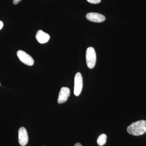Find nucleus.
Returning a JSON list of instances; mask_svg holds the SVG:
<instances>
[{
	"label": "nucleus",
	"instance_id": "nucleus-5",
	"mask_svg": "<svg viewBox=\"0 0 146 146\" xmlns=\"http://www.w3.org/2000/svg\"><path fill=\"white\" fill-rule=\"evenodd\" d=\"M29 136L25 128L22 127L18 130V142L21 145H26L28 143Z\"/></svg>",
	"mask_w": 146,
	"mask_h": 146
},
{
	"label": "nucleus",
	"instance_id": "nucleus-6",
	"mask_svg": "<svg viewBox=\"0 0 146 146\" xmlns=\"http://www.w3.org/2000/svg\"><path fill=\"white\" fill-rule=\"evenodd\" d=\"M70 95V90L67 87H63L60 89L58 99V104H63L67 101L68 98Z\"/></svg>",
	"mask_w": 146,
	"mask_h": 146
},
{
	"label": "nucleus",
	"instance_id": "nucleus-4",
	"mask_svg": "<svg viewBox=\"0 0 146 146\" xmlns=\"http://www.w3.org/2000/svg\"><path fill=\"white\" fill-rule=\"evenodd\" d=\"M17 56L22 63L29 66H32L34 63L33 58L25 52L21 50L18 51Z\"/></svg>",
	"mask_w": 146,
	"mask_h": 146
},
{
	"label": "nucleus",
	"instance_id": "nucleus-2",
	"mask_svg": "<svg viewBox=\"0 0 146 146\" xmlns=\"http://www.w3.org/2000/svg\"><path fill=\"white\" fill-rule=\"evenodd\" d=\"M96 54L94 48L89 47L87 48L86 53V63L89 69H93L96 62Z\"/></svg>",
	"mask_w": 146,
	"mask_h": 146
},
{
	"label": "nucleus",
	"instance_id": "nucleus-11",
	"mask_svg": "<svg viewBox=\"0 0 146 146\" xmlns=\"http://www.w3.org/2000/svg\"><path fill=\"white\" fill-rule=\"evenodd\" d=\"M21 0H13V3L14 5H17L21 2Z\"/></svg>",
	"mask_w": 146,
	"mask_h": 146
},
{
	"label": "nucleus",
	"instance_id": "nucleus-8",
	"mask_svg": "<svg viewBox=\"0 0 146 146\" xmlns=\"http://www.w3.org/2000/svg\"><path fill=\"white\" fill-rule=\"evenodd\" d=\"M36 38L38 42L40 44H43L48 42L50 36L49 35L40 30L36 33Z\"/></svg>",
	"mask_w": 146,
	"mask_h": 146
},
{
	"label": "nucleus",
	"instance_id": "nucleus-1",
	"mask_svg": "<svg viewBox=\"0 0 146 146\" xmlns=\"http://www.w3.org/2000/svg\"><path fill=\"white\" fill-rule=\"evenodd\" d=\"M129 133L133 136H139L146 132V121L140 120L132 123L127 128Z\"/></svg>",
	"mask_w": 146,
	"mask_h": 146
},
{
	"label": "nucleus",
	"instance_id": "nucleus-3",
	"mask_svg": "<svg viewBox=\"0 0 146 146\" xmlns=\"http://www.w3.org/2000/svg\"><path fill=\"white\" fill-rule=\"evenodd\" d=\"M83 86V79L81 73L78 72L76 74L74 78V94L76 96L80 95Z\"/></svg>",
	"mask_w": 146,
	"mask_h": 146
},
{
	"label": "nucleus",
	"instance_id": "nucleus-10",
	"mask_svg": "<svg viewBox=\"0 0 146 146\" xmlns=\"http://www.w3.org/2000/svg\"><path fill=\"white\" fill-rule=\"evenodd\" d=\"M86 1L91 3L96 4L99 3L101 0H86Z\"/></svg>",
	"mask_w": 146,
	"mask_h": 146
},
{
	"label": "nucleus",
	"instance_id": "nucleus-9",
	"mask_svg": "<svg viewBox=\"0 0 146 146\" xmlns=\"http://www.w3.org/2000/svg\"><path fill=\"white\" fill-rule=\"evenodd\" d=\"M107 136L105 134H102L100 135L97 140V143L99 146H102L104 145L106 142Z\"/></svg>",
	"mask_w": 146,
	"mask_h": 146
},
{
	"label": "nucleus",
	"instance_id": "nucleus-12",
	"mask_svg": "<svg viewBox=\"0 0 146 146\" xmlns=\"http://www.w3.org/2000/svg\"><path fill=\"white\" fill-rule=\"evenodd\" d=\"M3 23L2 21H0V30L3 28Z\"/></svg>",
	"mask_w": 146,
	"mask_h": 146
},
{
	"label": "nucleus",
	"instance_id": "nucleus-14",
	"mask_svg": "<svg viewBox=\"0 0 146 146\" xmlns=\"http://www.w3.org/2000/svg\"><path fill=\"white\" fill-rule=\"evenodd\" d=\"M0 86H1V84H0Z\"/></svg>",
	"mask_w": 146,
	"mask_h": 146
},
{
	"label": "nucleus",
	"instance_id": "nucleus-13",
	"mask_svg": "<svg viewBox=\"0 0 146 146\" xmlns=\"http://www.w3.org/2000/svg\"><path fill=\"white\" fill-rule=\"evenodd\" d=\"M74 146H82V145L80 143H77Z\"/></svg>",
	"mask_w": 146,
	"mask_h": 146
},
{
	"label": "nucleus",
	"instance_id": "nucleus-7",
	"mask_svg": "<svg viewBox=\"0 0 146 146\" xmlns=\"http://www.w3.org/2000/svg\"><path fill=\"white\" fill-rule=\"evenodd\" d=\"M86 17L87 20L94 23H102L106 20L105 17L102 14L94 12L87 13Z\"/></svg>",
	"mask_w": 146,
	"mask_h": 146
},
{
	"label": "nucleus",
	"instance_id": "nucleus-15",
	"mask_svg": "<svg viewBox=\"0 0 146 146\" xmlns=\"http://www.w3.org/2000/svg\"></svg>",
	"mask_w": 146,
	"mask_h": 146
}]
</instances>
